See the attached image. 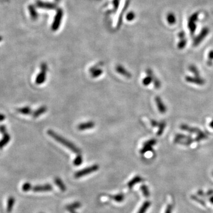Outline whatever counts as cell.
Segmentation results:
<instances>
[{
	"instance_id": "obj_1",
	"label": "cell",
	"mask_w": 213,
	"mask_h": 213,
	"mask_svg": "<svg viewBox=\"0 0 213 213\" xmlns=\"http://www.w3.org/2000/svg\"><path fill=\"white\" fill-rule=\"evenodd\" d=\"M47 134H49L50 137H52L53 139H55L56 141L61 143L62 144H63L65 146H66L67 148L72 150L75 153L81 154V150H80L77 146H76L72 142L66 139H65L62 136H61L59 134L56 133L55 132H53V130H48Z\"/></svg>"
},
{
	"instance_id": "obj_2",
	"label": "cell",
	"mask_w": 213,
	"mask_h": 213,
	"mask_svg": "<svg viewBox=\"0 0 213 213\" xmlns=\"http://www.w3.org/2000/svg\"><path fill=\"white\" fill-rule=\"evenodd\" d=\"M98 169H99V166L98 165H94L84 168L82 170H80L79 171L77 172L75 174L74 176L76 178H79L83 177V176L88 175V174H91L93 172H96Z\"/></svg>"
},
{
	"instance_id": "obj_3",
	"label": "cell",
	"mask_w": 213,
	"mask_h": 213,
	"mask_svg": "<svg viewBox=\"0 0 213 213\" xmlns=\"http://www.w3.org/2000/svg\"><path fill=\"white\" fill-rule=\"evenodd\" d=\"M53 189L52 186L49 184L46 183L45 185H36L33 187H32V191L36 192H47L50 191Z\"/></svg>"
},
{
	"instance_id": "obj_4",
	"label": "cell",
	"mask_w": 213,
	"mask_h": 213,
	"mask_svg": "<svg viewBox=\"0 0 213 213\" xmlns=\"http://www.w3.org/2000/svg\"><path fill=\"white\" fill-rule=\"evenodd\" d=\"M186 81L188 82L191 83H194L197 85H203L205 84V81L204 79L201 78L200 77H186Z\"/></svg>"
},
{
	"instance_id": "obj_5",
	"label": "cell",
	"mask_w": 213,
	"mask_h": 213,
	"mask_svg": "<svg viewBox=\"0 0 213 213\" xmlns=\"http://www.w3.org/2000/svg\"><path fill=\"white\" fill-rule=\"evenodd\" d=\"M155 101L156 103L158 110L160 111V112H161L162 114H164L165 112H166L167 111L166 107L165 105L164 104V103H163V101H162L161 98L159 97H156L155 98Z\"/></svg>"
},
{
	"instance_id": "obj_6",
	"label": "cell",
	"mask_w": 213,
	"mask_h": 213,
	"mask_svg": "<svg viewBox=\"0 0 213 213\" xmlns=\"http://www.w3.org/2000/svg\"><path fill=\"white\" fill-rule=\"evenodd\" d=\"M81 207V204L79 202H75L72 204H69L66 207V210L70 213H78L76 211L77 208Z\"/></svg>"
},
{
	"instance_id": "obj_7",
	"label": "cell",
	"mask_w": 213,
	"mask_h": 213,
	"mask_svg": "<svg viewBox=\"0 0 213 213\" xmlns=\"http://www.w3.org/2000/svg\"><path fill=\"white\" fill-rule=\"evenodd\" d=\"M94 126L95 123L93 121H88L79 124L78 126V129L79 130H85L93 128Z\"/></svg>"
},
{
	"instance_id": "obj_8",
	"label": "cell",
	"mask_w": 213,
	"mask_h": 213,
	"mask_svg": "<svg viewBox=\"0 0 213 213\" xmlns=\"http://www.w3.org/2000/svg\"><path fill=\"white\" fill-rule=\"evenodd\" d=\"M46 72L47 71H42L41 70V72L39 74H38V75L37 76L36 78V83L38 85L41 84L45 82V80H46Z\"/></svg>"
},
{
	"instance_id": "obj_9",
	"label": "cell",
	"mask_w": 213,
	"mask_h": 213,
	"mask_svg": "<svg viewBox=\"0 0 213 213\" xmlns=\"http://www.w3.org/2000/svg\"><path fill=\"white\" fill-rule=\"evenodd\" d=\"M143 178L139 175H137L134 177L132 180L128 182L127 186L129 188H132L136 183H139L140 182L143 181Z\"/></svg>"
},
{
	"instance_id": "obj_10",
	"label": "cell",
	"mask_w": 213,
	"mask_h": 213,
	"mask_svg": "<svg viewBox=\"0 0 213 213\" xmlns=\"http://www.w3.org/2000/svg\"><path fill=\"white\" fill-rule=\"evenodd\" d=\"M11 140L10 135L6 133L4 134L2 139L0 140V149H2L4 146H6Z\"/></svg>"
},
{
	"instance_id": "obj_11",
	"label": "cell",
	"mask_w": 213,
	"mask_h": 213,
	"mask_svg": "<svg viewBox=\"0 0 213 213\" xmlns=\"http://www.w3.org/2000/svg\"><path fill=\"white\" fill-rule=\"evenodd\" d=\"M116 71L117 72L120 73L121 75L124 76L125 77H126L127 78H132V75L130 72H128L127 71L126 69H125L123 66H121V65H118L116 67Z\"/></svg>"
},
{
	"instance_id": "obj_12",
	"label": "cell",
	"mask_w": 213,
	"mask_h": 213,
	"mask_svg": "<svg viewBox=\"0 0 213 213\" xmlns=\"http://www.w3.org/2000/svg\"><path fill=\"white\" fill-rule=\"evenodd\" d=\"M47 111V107L46 106H42L39 108L37 110L34 111L32 113V116L34 118H37L41 116V114H44Z\"/></svg>"
},
{
	"instance_id": "obj_13",
	"label": "cell",
	"mask_w": 213,
	"mask_h": 213,
	"mask_svg": "<svg viewBox=\"0 0 213 213\" xmlns=\"http://www.w3.org/2000/svg\"><path fill=\"white\" fill-rule=\"evenodd\" d=\"M15 203H16L15 198L13 197H8V200H7V211L8 213H10L12 211L13 207L15 204Z\"/></svg>"
},
{
	"instance_id": "obj_14",
	"label": "cell",
	"mask_w": 213,
	"mask_h": 213,
	"mask_svg": "<svg viewBox=\"0 0 213 213\" xmlns=\"http://www.w3.org/2000/svg\"><path fill=\"white\" fill-rule=\"evenodd\" d=\"M55 183L61 191L65 192L66 190V187L65 185L64 184L62 179H60L59 178H56L55 179Z\"/></svg>"
},
{
	"instance_id": "obj_15",
	"label": "cell",
	"mask_w": 213,
	"mask_h": 213,
	"mask_svg": "<svg viewBox=\"0 0 213 213\" xmlns=\"http://www.w3.org/2000/svg\"><path fill=\"white\" fill-rule=\"evenodd\" d=\"M17 111L24 115H29L32 114V110L29 107H24L20 108H18Z\"/></svg>"
},
{
	"instance_id": "obj_16",
	"label": "cell",
	"mask_w": 213,
	"mask_h": 213,
	"mask_svg": "<svg viewBox=\"0 0 213 213\" xmlns=\"http://www.w3.org/2000/svg\"><path fill=\"white\" fill-rule=\"evenodd\" d=\"M150 201H145L143 205L141 206V207L140 208L139 211L137 212V213H145L146 212V211L148 210V209L149 208L150 205Z\"/></svg>"
},
{
	"instance_id": "obj_17",
	"label": "cell",
	"mask_w": 213,
	"mask_h": 213,
	"mask_svg": "<svg viewBox=\"0 0 213 213\" xmlns=\"http://www.w3.org/2000/svg\"><path fill=\"white\" fill-rule=\"evenodd\" d=\"M110 197L112 199H114L115 201L118 202V203L122 202L124 200V195L123 194H117V195H112V196H110Z\"/></svg>"
},
{
	"instance_id": "obj_18",
	"label": "cell",
	"mask_w": 213,
	"mask_h": 213,
	"mask_svg": "<svg viewBox=\"0 0 213 213\" xmlns=\"http://www.w3.org/2000/svg\"><path fill=\"white\" fill-rule=\"evenodd\" d=\"M140 189L142 191L143 195L145 197H149L150 196V192L148 187L146 185H143L140 187Z\"/></svg>"
},
{
	"instance_id": "obj_19",
	"label": "cell",
	"mask_w": 213,
	"mask_h": 213,
	"mask_svg": "<svg viewBox=\"0 0 213 213\" xmlns=\"http://www.w3.org/2000/svg\"><path fill=\"white\" fill-rule=\"evenodd\" d=\"M82 161H83V159H82V155L81 154H78V156L75 158L73 160V164H74V165L78 166H79L82 164Z\"/></svg>"
},
{
	"instance_id": "obj_20",
	"label": "cell",
	"mask_w": 213,
	"mask_h": 213,
	"mask_svg": "<svg viewBox=\"0 0 213 213\" xmlns=\"http://www.w3.org/2000/svg\"><path fill=\"white\" fill-rule=\"evenodd\" d=\"M158 126L159 127V129L158 130V136H160V135L162 134L164 130H165V128L166 127V123L164 121L159 123Z\"/></svg>"
},
{
	"instance_id": "obj_21",
	"label": "cell",
	"mask_w": 213,
	"mask_h": 213,
	"mask_svg": "<svg viewBox=\"0 0 213 213\" xmlns=\"http://www.w3.org/2000/svg\"><path fill=\"white\" fill-rule=\"evenodd\" d=\"M32 189V186L30 183L29 182H26L24 183L22 186V190L24 192H27Z\"/></svg>"
},
{
	"instance_id": "obj_22",
	"label": "cell",
	"mask_w": 213,
	"mask_h": 213,
	"mask_svg": "<svg viewBox=\"0 0 213 213\" xmlns=\"http://www.w3.org/2000/svg\"><path fill=\"white\" fill-rule=\"evenodd\" d=\"M103 73V71L101 69H97L91 72L93 78H97L100 77Z\"/></svg>"
},
{
	"instance_id": "obj_23",
	"label": "cell",
	"mask_w": 213,
	"mask_h": 213,
	"mask_svg": "<svg viewBox=\"0 0 213 213\" xmlns=\"http://www.w3.org/2000/svg\"><path fill=\"white\" fill-rule=\"evenodd\" d=\"M190 71H191L192 73H194V75H195V77H199V72L198 71L197 68L194 66H191L189 68Z\"/></svg>"
},
{
	"instance_id": "obj_24",
	"label": "cell",
	"mask_w": 213,
	"mask_h": 213,
	"mask_svg": "<svg viewBox=\"0 0 213 213\" xmlns=\"http://www.w3.org/2000/svg\"><path fill=\"white\" fill-rule=\"evenodd\" d=\"M191 198L193 199V200H194V201H195L196 202H197V203H199V204H201V205H203V206H205V203L203 201V200H202V199H200L199 198H198L197 197V196H195V195H192L191 196Z\"/></svg>"
},
{
	"instance_id": "obj_25",
	"label": "cell",
	"mask_w": 213,
	"mask_h": 213,
	"mask_svg": "<svg viewBox=\"0 0 213 213\" xmlns=\"http://www.w3.org/2000/svg\"><path fill=\"white\" fill-rule=\"evenodd\" d=\"M153 84L155 85V87L156 88H159L160 86H161V83L160 82V81L156 78V77H155L153 79Z\"/></svg>"
},
{
	"instance_id": "obj_26",
	"label": "cell",
	"mask_w": 213,
	"mask_h": 213,
	"mask_svg": "<svg viewBox=\"0 0 213 213\" xmlns=\"http://www.w3.org/2000/svg\"><path fill=\"white\" fill-rule=\"evenodd\" d=\"M0 132L3 134L7 133V128H6V127L5 126H3V125L2 126H0Z\"/></svg>"
},
{
	"instance_id": "obj_27",
	"label": "cell",
	"mask_w": 213,
	"mask_h": 213,
	"mask_svg": "<svg viewBox=\"0 0 213 213\" xmlns=\"http://www.w3.org/2000/svg\"><path fill=\"white\" fill-rule=\"evenodd\" d=\"M172 205H168L165 213H172Z\"/></svg>"
},
{
	"instance_id": "obj_28",
	"label": "cell",
	"mask_w": 213,
	"mask_h": 213,
	"mask_svg": "<svg viewBox=\"0 0 213 213\" xmlns=\"http://www.w3.org/2000/svg\"><path fill=\"white\" fill-rule=\"evenodd\" d=\"M150 122H151L152 126L153 127L158 126H159V123H158L156 121H155V120H152Z\"/></svg>"
},
{
	"instance_id": "obj_29",
	"label": "cell",
	"mask_w": 213,
	"mask_h": 213,
	"mask_svg": "<svg viewBox=\"0 0 213 213\" xmlns=\"http://www.w3.org/2000/svg\"><path fill=\"white\" fill-rule=\"evenodd\" d=\"M198 195H201V196H202V197H205V196L207 195H204L203 191H201V190H199V191H198Z\"/></svg>"
},
{
	"instance_id": "obj_30",
	"label": "cell",
	"mask_w": 213,
	"mask_h": 213,
	"mask_svg": "<svg viewBox=\"0 0 213 213\" xmlns=\"http://www.w3.org/2000/svg\"><path fill=\"white\" fill-rule=\"evenodd\" d=\"M5 119H6V116L4 114L0 113V121H2Z\"/></svg>"
},
{
	"instance_id": "obj_31",
	"label": "cell",
	"mask_w": 213,
	"mask_h": 213,
	"mask_svg": "<svg viewBox=\"0 0 213 213\" xmlns=\"http://www.w3.org/2000/svg\"><path fill=\"white\" fill-rule=\"evenodd\" d=\"M213 195V189H210V190H209V191H208V192H207V195Z\"/></svg>"
},
{
	"instance_id": "obj_32",
	"label": "cell",
	"mask_w": 213,
	"mask_h": 213,
	"mask_svg": "<svg viewBox=\"0 0 213 213\" xmlns=\"http://www.w3.org/2000/svg\"><path fill=\"white\" fill-rule=\"evenodd\" d=\"M210 201L213 204V195H212L211 197L210 198Z\"/></svg>"
},
{
	"instance_id": "obj_33",
	"label": "cell",
	"mask_w": 213,
	"mask_h": 213,
	"mask_svg": "<svg viewBox=\"0 0 213 213\" xmlns=\"http://www.w3.org/2000/svg\"><path fill=\"white\" fill-rule=\"evenodd\" d=\"M210 126L212 128H213V120H212V121L210 123Z\"/></svg>"
},
{
	"instance_id": "obj_34",
	"label": "cell",
	"mask_w": 213,
	"mask_h": 213,
	"mask_svg": "<svg viewBox=\"0 0 213 213\" xmlns=\"http://www.w3.org/2000/svg\"><path fill=\"white\" fill-rule=\"evenodd\" d=\"M2 40V37L0 36V42H1Z\"/></svg>"
},
{
	"instance_id": "obj_35",
	"label": "cell",
	"mask_w": 213,
	"mask_h": 213,
	"mask_svg": "<svg viewBox=\"0 0 213 213\" xmlns=\"http://www.w3.org/2000/svg\"></svg>"
},
{
	"instance_id": "obj_36",
	"label": "cell",
	"mask_w": 213,
	"mask_h": 213,
	"mask_svg": "<svg viewBox=\"0 0 213 213\" xmlns=\"http://www.w3.org/2000/svg\"></svg>"
}]
</instances>
